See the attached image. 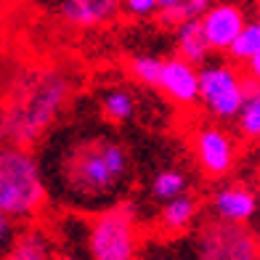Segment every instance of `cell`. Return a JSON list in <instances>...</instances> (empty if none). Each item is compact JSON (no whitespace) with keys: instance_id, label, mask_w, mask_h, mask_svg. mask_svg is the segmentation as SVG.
Returning a JSON list of instances; mask_svg holds the SVG:
<instances>
[{"instance_id":"15","label":"cell","mask_w":260,"mask_h":260,"mask_svg":"<svg viewBox=\"0 0 260 260\" xmlns=\"http://www.w3.org/2000/svg\"><path fill=\"white\" fill-rule=\"evenodd\" d=\"M99 106H101V114L106 122L122 125V122H130L136 117L138 101L127 88H109V90H104Z\"/></svg>"},{"instance_id":"25","label":"cell","mask_w":260,"mask_h":260,"mask_svg":"<svg viewBox=\"0 0 260 260\" xmlns=\"http://www.w3.org/2000/svg\"><path fill=\"white\" fill-rule=\"evenodd\" d=\"M183 3H186V0H159V14H162V11H173V8H178Z\"/></svg>"},{"instance_id":"1","label":"cell","mask_w":260,"mask_h":260,"mask_svg":"<svg viewBox=\"0 0 260 260\" xmlns=\"http://www.w3.org/2000/svg\"><path fill=\"white\" fill-rule=\"evenodd\" d=\"M48 194L75 212H99L122 202L133 186V157L104 127H64L40 157Z\"/></svg>"},{"instance_id":"22","label":"cell","mask_w":260,"mask_h":260,"mask_svg":"<svg viewBox=\"0 0 260 260\" xmlns=\"http://www.w3.org/2000/svg\"><path fill=\"white\" fill-rule=\"evenodd\" d=\"M16 234H19V223L14 218H8L6 212H0V257L11 247V242L16 239Z\"/></svg>"},{"instance_id":"19","label":"cell","mask_w":260,"mask_h":260,"mask_svg":"<svg viewBox=\"0 0 260 260\" xmlns=\"http://www.w3.org/2000/svg\"><path fill=\"white\" fill-rule=\"evenodd\" d=\"M212 6V0H186L183 6L173 8V11H162L159 14V21L165 27H181L183 21H191V19H202Z\"/></svg>"},{"instance_id":"13","label":"cell","mask_w":260,"mask_h":260,"mask_svg":"<svg viewBox=\"0 0 260 260\" xmlns=\"http://www.w3.org/2000/svg\"><path fill=\"white\" fill-rule=\"evenodd\" d=\"M175 53L197 67L210 61L212 48L202 29V19H191V21H183L181 27H175Z\"/></svg>"},{"instance_id":"11","label":"cell","mask_w":260,"mask_h":260,"mask_svg":"<svg viewBox=\"0 0 260 260\" xmlns=\"http://www.w3.org/2000/svg\"><path fill=\"white\" fill-rule=\"evenodd\" d=\"M210 210L215 218L231 223H250L257 212V197L242 183L218 186L210 197Z\"/></svg>"},{"instance_id":"17","label":"cell","mask_w":260,"mask_h":260,"mask_svg":"<svg viewBox=\"0 0 260 260\" xmlns=\"http://www.w3.org/2000/svg\"><path fill=\"white\" fill-rule=\"evenodd\" d=\"M162 64L165 58L154 56V53H138V56H130L127 61V72L136 82L146 88H159V77H162Z\"/></svg>"},{"instance_id":"2","label":"cell","mask_w":260,"mask_h":260,"mask_svg":"<svg viewBox=\"0 0 260 260\" xmlns=\"http://www.w3.org/2000/svg\"><path fill=\"white\" fill-rule=\"evenodd\" d=\"M77 80L67 67L35 64L11 80L6 90L3 114L8 141L21 146H35L56 127L75 96Z\"/></svg>"},{"instance_id":"27","label":"cell","mask_w":260,"mask_h":260,"mask_svg":"<svg viewBox=\"0 0 260 260\" xmlns=\"http://www.w3.org/2000/svg\"><path fill=\"white\" fill-rule=\"evenodd\" d=\"M257 19H260V8H257Z\"/></svg>"},{"instance_id":"10","label":"cell","mask_w":260,"mask_h":260,"mask_svg":"<svg viewBox=\"0 0 260 260\" xmlns=\"http://www.w3.org/2000/svg\"><path fill=\"white\" fill-rule=\"evenodd\" d=\"M122 0H56L53 11L61 24L75 29H99L117 19Z\"/></svg>"},{"instance_id":"8","label":"cell","mask_w":260,"mask_h":260,"mask_svg":"<svg viewBox=\"0 0 260 260\" xmlns=\"http://www.w3.org/2000/svg\"><path fill=\"white\" fill-rule=\"evenodd\" d=\"M247 14L239 3H231V0H220V3H212L210 11L202 16V29L207 35V43L212 53H229L231 43L239 38V32L247 24Z\"/></svg>"},{"instance_id":"26","label":"cell","mask_w":260,"mask_h":260,"mask_svg":"<svg viewBox=\"0 0 260 260\" xmlns=\"http://www.w3.org/2000/svg\"><path fill=\"white\" fill-rule=\"evenodd\" d=\"M257 99H260V85H257Z\"/></svg>"},{"instance_id":"6","label":"cell","mask_w":260,"mask_h":260,"mask_svg":"<svg viewBox=\"0 0 260 260\" xmlns=\"http://www.w3.org/2000/svg\"><path fill=\"white\" fill-rule=\"evenodd\" d=\"M260 239L247 223L207 218L194 234V260H257Z\"/></svg>"},{"instance_id":"28","label":"cell","mask_w":260,"mask_h":260,"mask_svg":"<svg viewBox=\"0 0 260 260\" xmlns=\"http://www.w3.org/2000/svg\"><path fill=\"white\" fill-rule=\"evenodd\" d=\"M257 260H260V257H257Z\"/></svg>"},{"instance_id":"16","label":"cell","mask_w":260,"mask_h":260,"mask_svg":"<svg viewBox=\"0 0 260 260\" xmlns=\"http://www.w3.org/2000/svg\"><path fill=\"white\" fill-rule=\"evenodd\" d=\"M188 191V178L183 170H175V168H165L159 170L154 178H151L149 186V194L157 199V202H170V199L181 197Z\"/></svg>"},{"instance_id":"9","label":"cell","mask_w":260,"mask_h":260,"mask_svg":"<svg viewBox=\"0 0 260 260\" xmlns=\"http://www.w3.org/2000/svg\"><path fill=\"white\" fill-rule=\"evenodd\" d=\"M157 90H162L168 101H173L175 106H183V109L199 104V67L181 58L178 53L165 58Z\"/></svg>"},{"instance_id":"14","label":"cell","mask_w":260,"mask_h":260,"mask_svg":"<svg viewBox=\"0 0 260 260\" xmlns=\"http://www.w3.org/2000/svg\"><path fill=\"white\" fill-rule=\"evenodd\" d=\"M199 215V205L191 194H181L170 199V202H162L159 210V229L165 234H183L186 229H191V223Z\"/></svg>"},{"instance_id":"4","label":"cell","mask_w":260,"mask_h":260,"mask_svg":"<svg viewBox=\"0 0 260 260\" xmlns=\"http://www.w3.org/2000/svg\"><path fill=\"white\" fill-rule=\"evenodd\" d=\"M257 82L239 72L236 61H207L199 67V104L215 122H236Z\"/></svg>"},{"instance_id":"5","label":"cell","mask_w":260,"mask_h":260,"mask_svg":"<svg viewBox=\"0 0 260 260\" xmlns=\"http://www.w3.org/2000/svg\"><path fill=\"white\" fill-rule=\"evenodd\" d=\"M141 247L136 212L127 202H117L93 212L88 223L90 260H136Z\"/></svg>"},{"instance_id":"23","label":"cell","mask_w":260,"mask_h":260,"mask_svg":"<svg viewBox=\"0 0 260 260\" xmlns=\"http://www.w3.org/2000/svg\"><path fill=\"white\" fill-rule=\"evenodd\" d=\"M244 75L250 77L252 82H257V85H260V53H255L250 61L244 64Z\"/></svg>"},{"instance_id":"24","label":"cell","mask_w":260,"mask_h":260,"mask_svg":"<svg viewBox=\"0 0 260 260\" xmlns=\"http://www.w3.org/2000/svg\"><path fill=\"white\" fill-rule=\"evenodd\" d=\"M8 141V127H6V114H3V104H0V146Z\"/></svg>"},{"instance_id":"18","label":"cell","mask_w":260,"mask_h":260,"mask_svg":"<svg viewBox=\"0 0 260 260\" xmlns=\"http://www.w3.org/2000/svg\"><path fill=\"white\" fill-rule=\"evenodd\" d=\"M255 53H260V19H250L244 24V29L239 32V38L231 43L229 58L236 61V64H247Z\"/></svg>"},{"instance_id":"21","label":"cell","mask_w":260,"mask_h":260,"mask_svg":"<svg viewBox=\"0 0 260 260\" xmlns=\"http://www.w3.org/2000/svg\"><path fill=\"white\" fill-rule=\"evenodd\" d=\"M122 6L136 19H146V16L159 14V0H122Z\"/></svg>"},{"instance_id":"7","label":"cell","mask_w":260,"mask_h":260,"mask_svg":"<svg viewBox=\"0 0 260 260\" xmlns=\"http://www.w3.org/2000/svg\"><path fill=\"white\" fill-rule=\"evenodd\" d=\"M191 151L197 168L212 181L226 178L236 165V144L220 125H197L191 133Z\"/></svg>"},{"instance_id":"12","label":"cell","mask_w":260,"mask_h":260,"mask_svg":"<svg viewBox=\"0 0 260 260\" xmlns=\"http://www.w3.org/2000/svg\"><path fill=\"white\" fill-rule=\"evenodd\" d=\"M0 260H53V242L45 229L27 226L16 234Z\"/></svg>"},{"instance_id":"3","label":"cell","mask_w":260,"mask_h":260,"mask_svg":"<svg viewBox=\"0 0 260 260\" xmlns=\"http://www.w3.org/2000/svg\"><path fill=\"white\" fill-rule=\"evenodd\" d=\"M43 162L32 146L11 144L0 146V212L16 223H32L48 205Z\"/></svg>"},{"instance_id":"20","label":"cell","mask_w":260,"mask_h":260,"mask_svg":"<svg viewBox=\"0 0 260 260\" xmlns=\"http://www.w3.org/2000/svg\"><path fill=\"white\" fill-rule=\"evenodd\" d=\"M236 127H239V133L250 141H260V99H257V85L255 90L250 93V99L247 104L242 106L239 117H236Z\"/></svg>"}]
</instances>
